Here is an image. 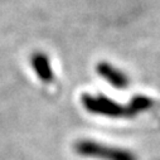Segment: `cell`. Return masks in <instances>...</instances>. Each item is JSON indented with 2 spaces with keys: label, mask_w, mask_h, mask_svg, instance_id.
Returning a JSON list of instances; mask_svg holds the SVG:
<instances>
[{
  "label": "cell",
  "mask_w": 160,
  "mask_h": 160,
  "mask_svg": "<svg viewBox=\"0 0 160 160\" xmlns=\"http://www.w3.org/2000/svg\"><path fill=\"white\" fill-rule=\"evenodd\" d=\"M74 151L85 158L98 160H138L136 155L126 149L110 146L93 140H79L74 144Z\"/></svg>",
  "instance_id": "obj_1"
},
{
  "label": "cell",
  "mask_w": 160,
  "mask_h": 160,
  "mask_svg": "<svg viewBox=\"0 0 160 160\" xmlns=\"http://www.w3.org/2000/svg\"><path fill=\"white\" fill-rule=\"evenodd\" d=\"M83 107L95 115H102L107 117H131L134 115L131 106H121L115 101L105 97L103 95H83Z\"/></svg>",
  "instance_id": "obj_2"
},
{
  "label": "cell",
  "mask_w": 160,
  "mask_h": 160,
  "mask_svg": "<svg viewBox=\"0 0 160 160\" xmlns=\"http://www.w3.org/2000/svg\"><path fill=\"white\" fill-rule=\"evenodd\" d=\"M30 64L37 77L44 83H51L54 79V72L51 66V61L46 53L35 52L30 57Z\"/></svg>",
  "instance_id": "obj_3"
},
{
  "label": "cell",
  "mask_w": 160,
  "mask_h": 160,
  "mask_svg": "<svg viewBox=\"0 0 160 160\" xmlns=\"http://www.w3.org/2000/svg\"><path fill=\"white\" fill-rule=\"evenodd\" d=\"M97 72L116 88H125L128 86V77L121 72L112 67L106 62H100L97 64Z\"/></svg>",
  "instance_id": "obj_4"
}]
</instances>
